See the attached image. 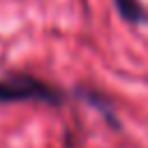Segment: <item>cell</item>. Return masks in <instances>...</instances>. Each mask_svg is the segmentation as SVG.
I'll return each mask as SVG.
<instances>
[{
    "label": "cell",
    "mask_w": 148,
    "mask_h": 148,
    "mask_svg": "<svg viewBox=\"0 0 148 148\" xmlns=\"http://www.w3.org/2000/svg\"><path fill=\"white\" fill-rule=\"evenodd\" d=\"M7 102H44V104H62L65 92L28 72H12L9 76L0 79V104Z\"/></svg>",
    "instance_id": "cell-1"
},
{
    "label": "cell",
    "mask_w": 148,
    "mask_h": 148,
    "mask_svg": "<svg viewBox=\"0 0 148 148\" xmlns=\"http://www.w3.org/2000/svg\"><path fill=\"white\" fill-rule=\"evenodd\" d=\"M72 92H74L79 99H83L86 104H90L95 111H99V113L104 116V120H106L113 130H120V120H118V116H116V111H113V104H111V99H109L102 90L90 88V86H74Z\"/></svg>",
    "instance_id": "cell-2"
},
{
    "label": "cell",
    "mask_w": 148,
    "mask_h": 148,
    "mask_svg": "<svg viewBox=\"0 0 148 148\" xmlns=\"http://www.w3.org/2000/svg\"><path fill=\"white\" fill-rule=\"evenodd\" d=\"M113 7L120 14V18L132 25L148 23V9L141 5V0H113Z\"/></svg>",
    "instance_id": "cell-3"
}]
</instances>
